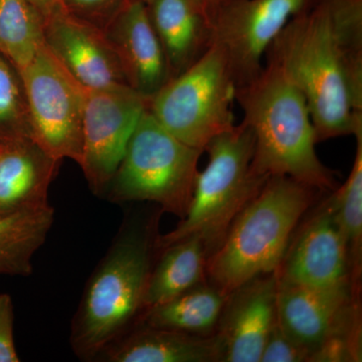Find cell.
I'll use <instances>...</instances> for the list:
<instances>
[{"label": "cell", "mask_w": 362, "mask_h": 362, "mask_svg": "<svg viewBox=\"0 0 362 362\" xmlns=\"http://www.w3.org/2000/svg\"><path fill=\"white\" fill-rule=\"evenodd\" d=\"M264 63L304 95L317 143L362 132V0H319L281 30Z\"/></svg>", "instance_id": "6da1fadb"}, {"label": "cell", "mask_w": 362, "mask_h": 362, "mask_svg": "<svg viewBox=\"0 0 362 362\" xmlns=\"http://www.w3.org/2000/svg\"><path fill=\"white\" fill-rule=\"evenodd\" d=\"M235 99L254 134L252 168L259 175L287 176L322 192L337 189L334 173L317 156L306 99L282 69L264 63L257 77L235 88Z\"/></svg>", "instance_id": "7a4b0ae2"}, {"label": "cell", "mask_w": 362, "mask_h": 362, "mask_svg": "<svg viewBox=\"0 0 362 362\" xmlns=\"http://www.w3.org/2000/svg\"><path fill=\"white\" fill-rule=\"evenodd\" d=\"M316 190L287 176H271L207 257L214 287L228 297L252 279L277 271Z\"/></svg>", "instance_id": "3957f363"}, {"label": "cell", "mask_w": 362, "mask_h": 362, "mask_svg": "<svg viewBox=\"0 0 362 362\" xmlns=\"http://www.w3.org/2000/svg\"><path fill=\"white\" fill-rule=\"evenodd\" d=\"M153 247L147 228L130 221L98 264L71 324V345L81 359L98 358L139 318Z\"/></svg>", "instance_id": "277c9868"}, {"label": "cell", "mask_w": 362, "mask_h": 362, "mask_svg": "<svg viewBox=\"0 0 362 362\" xmlns=\"http://www.w3.org/2000/svg\"><path fill=\"white\" fill-rule=\"evenodd\" d=\"M204 151L209 153V163L197 173L187 213L175 230L156 239V247L160 251L199 235L211 255L238 214L270 178L252 168L254 134L243 121L214 138Z\"/></svg>", "instance_id": "5b68a950"}, {"label": "cell", "mask_w": 362, "mask_h": 362, "mask_svg": "<svg viewBox=\"0 0 362 362\" xmlns=\"http://www.w3.org/2000/svg\"><path fill=\"white\" fill-rule=\"evenodd\" d=\"M202 152L169 133L146 109L104 197L113 202H156L183 218Z\"/></svg>", "instance_id": "8992f818"}, {"label": "cell", "mask_w": 362, "mask_h": 362, "mask_svg": "<svg viewBox=\"0 0 362 362\" xmlns=\"http://www.w3.org/2000/svg\"><path fill=\"white\" fill-rule=\"evenodd\" d=\"M235 93L228 57L213 42L194 64L150 98L147 109L181 142L204 151L214 138L235 126Z\"/></svg>", "instance_id": "52a82bcc"}, {"label": "cell", "mask_w": 362, "mask_h": 362, "mask_svg": "<svg viewBox=\"0 0 362 362\" xmlns=\"http://www.w3.org/2000/svg\"><path fill=\"white\" fill-rule=\"evenodd\" d=\"M25 88L33 141L56 160L81 163L86 92L44 45L18 71Z\"/></svg>", "instance_id": "ba28073f"}, {"label": "cell", "mask_w": 362, "mask_h": 362, "mask_svg": "<svg viewBox=\"0 0 362 362\" xmlns=\"http://www.w3.org/2000/svg\"><path fill=\"white\" fill-rule=\"evenodd\" d=\"M148 99L127 85L86 92L82 160L90 190L104 197Z\"/></svg>", "instance_id": "9c48e42d"}, {"label": "cell", "mask_w": 362, "mask_h": 362, "mask_svg": "<svg viewBox=\"0 0 362 362\" xmlns=\"http://www.w3.org/2000/svg\"><path fill=\"white\" fill-rule=\"evenodd\" d=\"M319 0H232L214 23V40L228 57L235 88L258 76L269 45Z\"/></svg>", "instance_id": "30bf717a"}, {"label": "cell", "mask_w": 362, "mask_h": 362, "mask_svg": "<svg viewBox=\"0 0 362 362\" xmlns=\"http://www.w3.org/2000/svg\"><path fill=\"white\" fill-rule=\"evenodd\" d=\"M276 273L279 281L306 287L351 282L349 250L328 199L289 243Z\"/></svg>", "instance_id": "8fae6325"}, {"label": "cell", "mask_w": 362, "mask_h": 362, "mask_svg": "<svg viewBox=\"0 0 362 362\" xmlns=\"http://www.w3.org/2000/svg\"><path fill=\"white\" fill-rule=\"evenodd\" d=\"M44 40L54 58L86 89L127 85L101 28L66 13L59 4L44 18Z\"/></svg>", "instance_id": "7c38bea8"}, {"label": "cell", "mask_w": 362, "mask_h": 362, "mask_svg": "<svg viewBox=\"0 0 362 362\" xmlns=\"http://www.w3.org/2000/svg\"><path fill=\"white\" fill-rule=\"evenodd\" d=\"M277 273L259 276L230 293L216 337L223 362H259L277 320Z\"/></svg>", "instance_id": "4fadbf2b"}, {"label": "cell", "mask_w": 362, "mask_h": 362, "mask_svg": "<svg viewBox=\"0 0 362 362\" xmlns=\"http://www.w3.org/2000/svg\"><path fill=\"white\" fill-rule=\"evenodd\" d=\"M102 32L115 52L126 83L136 92L149 100L170 80L146 4L125 0Z\"/></svg>", "instance_id": "5bb4252c"}, {"label": "cell", "mask_w": 362, "mask_h": 362, "mask_svg": "<svg viewBox=\"0 0 362 362\" xmlns=\"http://www.w3.org/2000/svg\"><path fill=\"white\" fill-rule=\"evenodd\" d=\"M358 295L351 282L314 288L278 280L279 326L293 342L310 350L311 354Z\"/></svg>", "instance_id": "9a60e30c"}, {"label": "cell", "mask_w": 362, "mask_h": 362, "mask_svg": "<svg viewBox=\"0 0 362 362\" xmlns=\"http://www.w3.org/2000/svg\"><path fill=\"white\" fill-rule=\"evenodd\" d=\"M0 153V220L49 204V189L61 161L32 138L2 143Z\"/></svg>", "instance_id": "2e32d148"}, {"label": "cell", "mask_w": 362, "mask_h": 362, "mask_svg": "<svg viewBox=\"0 0 362 362\" xmlns=\"http://www.w3.org/2000/svg\"><path fill=\"white\" fill-rule=\"evenodd\" d=\"M146 6L170 77H176L213 44V23L197 0H150Z\"/></svg>", "instance_id": "e0dca14e"}, {"label": "cell", "mask_w": 362, "mask_h": 362, "mask_svg": "<svg viewBox=\"0 0 362 362\" xmlns=\"http://www.w3.org/2000/svg\"><path fill=\"white\" fill-rule=\"evenodd\" d=\"M98 358L109 362L221 361L216 335L202 337L140 325L111 343Z\"/></svg>", "instance_id": "ac0fdd59"}, {"label": "cell", "mask_w": 362, "mask_h": 362, "mask_svg": "<svg viewBox=\"0 0 362 362\" xmlns=\"http://www.w3.org/2000/svg\"><path fill=\"white\" fill-rule=\"evenodd\" d=\"M161 251L158 263L150 272L141 314L204 283L207 252L199 235L181 240Z\"/></svg>", "instance_id": "d6986e66"}, {"label": "cell", "mask_w": 362, "mask_h": 362, "mask_svg": "<svg viewBox=\"0 0 362 362\" xmlns=\"http://www.w3.org/2000/svg\"><path fill=\"white\" fill-rule=\"evenodd\" d=\"M228 297L202 284L143 312L138 324L207 337L218 326Z\"/></svg>", "instance_id": "ffe728a7"}, {"label": "cell", "mask_w": 362, "mask_h": 362, "mask_svg": "<svg viewBox=\"0 0 362 362\" xmlns=\"http://www.w3.org/2000/svg\"><path fill=\"white\" fill-rule=\"evenodd\" d=\"M54 218L49 206L0 220V276L32 275L33 256L44 245Z\"/></svg>", "instance_id": "44dd1931"}, {"label": "cell", "mask_w": 362, "mask_h": 362, "mask_svg": "<svg viewBox=\"0 0 362 362\" xmlns=\"http://www.w3.org/2000/svg\"><path fill=\"white\" fill-rule=\"evenodd\" d=\"M44 45V18L32 2L0 0V54L20 71Z\"/></svg>", "instance_id": "7402d4cb"}, {"label": "cell", "mask_w": 362, "mask_h": 362, "mask_svg": "<svg viewBox=\"0 0 362 362\" xmlns=\"http://www.w3.org/2000/svg\"><path fill=\"white\" fill-rule=\"evenodd\" d=\"M356 139V158L349 177L333 190L328 202L349 250L350 281L359 291L362 257V132Z\"/></svg>", "instance_id": "603a6c76"}, {"label": "cell", "mask_w": 362, "mask_h": 362, "mask_svg": "<svg viewBox=\"0 0 362 362\" xmlns=\"http://www.w3.org/2000/svg\"><path fill=\"white\" fill-rule=\"evenodd\" d=\"M21 138H32L25 88L18 71L0 57V143Z\"/></svg>", "instance_id": "cb8c5ba5"}, {"label": "cell", "mask_w": 362, "mask_h": 362, "mask_svg": "<svg viewBox=\"0 0 362 362\" xmlns=\"http://www.w3.org/2000/svg\"><path fill=\"white\" fill-rule=\"evenodd\" d=\"M125 0H59L64 9L90 25L103 28Z\"/></svg>", "instance_id": "d4e9b609"}, {"label": "cell", "mask_w": 362, "mask_h": 362, "mask_svg": "<svg viewBox=\"0 0 362 362\" xmlns=\"http://www.w3.org/2000/svg\"><path fill=\"white\" fill-rule=\"evenodd\" d=\"M309 356L310 350L293 342L276 320L267 338L259 362H304L308 361Z\"/></svg>", "instance_id": "484cf974"}, {"label": "cell", "mask_w": 362, "mask_h": 362, "mask_svg": "<svg viewBox=\"0 0 362 362\" xmlns=\"http://www.w3.org/2000/svg\"><path fill=\"white\" fill-rule=\"evenodd\" d=\"M13 304L11 295L0 293V362H18L13 338Z\"/></svg>", "instance_id": "4316f807"}, {"label": "cell", "mask_w": 362, "mask_h": 362, "mask_svg": "<svg viewBox=\"0 0 362 362\" xmlns=\"http://www.w3.org/2000/svg\"><path fill=\"white\" fill-rule=\"evenodd\" d=\"M197 1L199 2L202 11L206 14L209 21L213 23L214 26V20H216L218 14L232 0H197Z\"/></svg>", "instance_id": "83f0119b"}, {"label": "cell", "mask_w": 362, "mask_h": 362, "mask_svg": "<svg viewBox=\"0 0 362 362\" xmlns=\"http://www.w3.org/2000/svg\"><path fill=\"white\" fill-rule=\"evenodd\" d=\"M42 18L47 16L59 4V0H30Z\"/></svg>", "instance_id": "f1b7e54d"}, {"label": "cell", "mask_w": 362, "mask_h": 362, "mask_svg": "<svg viewBox=\"0 0 362 362\" xmlns=\"http://www.w3.org/2000/svg\"><path fill=\"white\" fill-rule=\"evenodd\" d=\"M136 1H141V2H144V4H148V2L150 1V0H136Z\"/></svg>", "instance_id": "f546056e"}, {"label": "cell", "mask_w": 362, "mask_h": 362, "mask_svg": "<svg viewBox=\"0 0 362 362\" xmlns=\"http://www.w3.org/2000/svg\"><path fill=\"white\" fill-rule=\"evenodd\" d=\"M2 147H4V145H2V143H0V153H1Z\"/></svg>", "instance_id": "4dcf8cb0"}]
</instances>
